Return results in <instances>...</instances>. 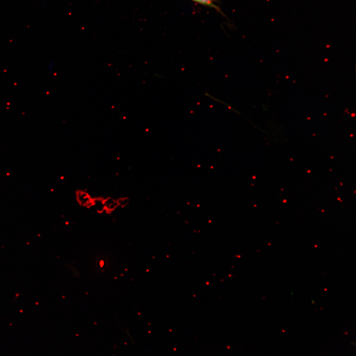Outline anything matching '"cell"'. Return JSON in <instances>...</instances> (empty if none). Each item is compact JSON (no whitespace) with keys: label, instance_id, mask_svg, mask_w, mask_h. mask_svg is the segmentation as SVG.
Masks as SVG:
<instances>
[{"label":"cell","instance_id":"1","mask_svg":"<svg viewBox=\"0 0 356 356\" xmlns=\"http://www.w3.org/2000/svg\"><path fill=\"white\" fill-rule=\"evenodd\" d=\"M218 1V0H196V2L209 7L214 8L218 12L225 16V15L222 12L221 8L216 4V3Z\"/></svg>","mask_w":356,"mask_h":356},{"label":"cell","instance_id":"2","mask_svg":"<svg viewBox=\"0 0 356 356\" xmlns=\"http://www.w3.org/2000/svg\"><path fill=\"white\" fill-rule=\"evenodd\" d=\"M191 0L195 2H196V0Z\"/></svg>","mask_w":356,"mask_h":356}]
</instances>
